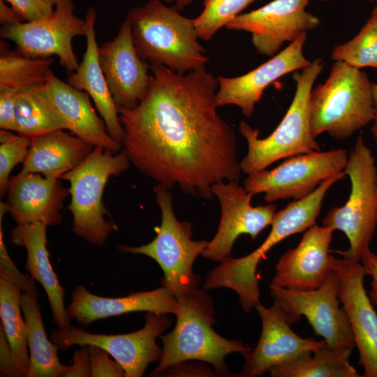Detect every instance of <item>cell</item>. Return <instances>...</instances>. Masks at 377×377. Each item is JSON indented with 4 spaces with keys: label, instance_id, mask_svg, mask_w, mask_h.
<instances>
[{
    "label": "cell",
    "instance_id": "74e56055",
    "mask_svg": "<svg viewBox=\"0 0 377 377\" xmlns=\"http://www.w3.org/2000/svg\"><path fill=\"white\" fill-rule=\"evenodd\" d=\"M0 371L1 376H25L21 365L13 352L1 326L0 327Z\"/></svg>",
    "mask_w": 377,
    "mask_h": 377
},
{
    "label": "cell",
    "instance_id": "d4e9b609",
    "mask_svg": "<svg viewBox=\"0 0 377 377\" xmlns=\"http://www.w3.org/2000/svg\"><path fill=\"white\" fill-rule=\"evenodd\" d=\"M94 147L64 130L32 138L20 172L38 173L60 178L84 161Z\"/></svg>",
    "mask_w": 377,
    "mask_h": 377
},
{
    "label": "cell",
    "instance_id": "bcb514c9",
    "mask_svg": "<svg viewBox=\"0 0 377 377\" xmlns=\"http://www.w3.org/2000/svg\"><path fill=\"white\" fill-rule=\"evenodd\" d=\"M47 2L55 6L56 5L68 0H45Z\"/></svg>",
    "mask_w": 377,
    "mask_h": 377
},
{
    "label": "cell",
    "instance_id": "cb8c5ba5",
    "mask_svg": "<svg viewBox=\"0 0 377 377\" xmlns=\"http://www.w3.org/2000/svg\"><path fill=\"white\" fill-rule=\"evenodd\" d=\"M84 20L87 24L86 50L81 63L69 75L67 82L76 89L85 91L90 96L106 125L108 133L122 146L124 131L119 120L117 106L99 62L98 47L95 34L96 11L94 7L87 8Z\"/></svg>",
    "mask_w": 377,
    "mask_h": 377
},
{
    "label": "cell",
    "instance_id": "9a60e30c",
    "mask_svg": "<svg viewBox=\"0 0 377 377\" xmlns=\"http://www.w3.org/2000/svg\"><path fill=\"white\" fill-rule=\"evenodd\" d=\"M254 308L261 320L262 331L255 348L242 354L245 361L242 376H263L274 367L313 353L325 342L295 333L291 326L295 323L275 301L270 307L258 302Z\"/></svg>",
    "mask_w": 377,
    "mask_h": 377
},
{
    "label": "cell",
    "instance_id": "60d3db41",
    "mask_svg": "<svg viewBox=\"0 0 377 377\" xmlns=\"http://www.w3.org/2000/svg\"><path fill=\"white\" fill-rule=\"evenodd\" d=\"M165 374L166 376H214L207 366L200 364H188L186 361L170 367L165 371Z\"/></svg>",
    "mask_w": 377,
    "mask_h": 377
},
{
    "label": "cell",
    "instance_id": "7402d4cb",
    "mask_svg": "<svg viewBox=\"0 0 377 377\" xmlns=\"http://www.w3.org/2000/svg\"><path fill=\"white\" fill-rule=\"evenodd\" d=\"M69 316L84 327L100 319L125 313L146 311L176 314L177 299L163 286L152 290L135 292L120 297L94 295L82 285L71 292V302L67 307Z\"/></svg>",
    "mask_w": 377,
    "mask_h": 377
},
{
    "label": "cell",
    "instance_id": "f6af8a7d",
    "mask_svg": "<svg viewBox=\"0 0 377 377\" xmlns=\"http://www.w3.org/2000/svg\"><path fill=\"white\" fill-rule=\"evenodd\" d=\"M371 131L374 139L377 144V119L374 120V123L371 128Z\"/></svg>",
    "mask_w": 377,
    "mask_h": 377
},
{
    "label": "cell",
    "instance_id": "ffe728a7",
    "mask_svg": "<svg viewBox=\"0 0 377 377\" xmlns=\"http://www.w3.org/2000/svg\"><path fill=\"white\" fill-rule=\"evenodd\" d=\"M59 179L32 172H19L10 179L6 203L17 224L37 221L52 226L61 223V210L70 193Z\"/></svg>",
    "mask_w": 377,
    "mask_h": 377
},
{
    "label": "cell",
    "instance_id": "e0dca14e",
    "mask_svg": "<svg viewBox=\"0 0 377 377\" xmlns=\"http://www.w3.org/2000/svg\"><path fill=\"white\" fill-rule=\"evenodd\" d=\"M98 59L117 106L135 108L147 93L150 64L138 54L127 17L115 38L98 47Z\"/></svg>",
    "mask_w": 377,
    "mask_h": 377
},
{
    "label": "cell",
    "instance_id": "e575fe53",
    "mask_svg": "<svg viewBox=\"0 0 377 377\" xmlns=\"http://www.w3.org/2000/svg\"><path fill=\"white\" fill-rule=\"evenodd\" d=\"M3 214L0 215V267H3L21 287L22 292L38 296V289L34 279L28 274H22L10 259L7 251L2 232Z\"/></svg>",
    "mask_w": 377,
    "mask_h": 377
},
{
    "label": "cell",
    "instance_id": "603a6c76",
    "mask_svg": "<svg viewBox=\"0 0 377 377\" xmlns=\"http://www.w3.org/2000/svg\"><path fill=\"white\" fill-rule=\"evenodd\" d=\"M48 226L33 221L17 224L10 230V242L27 250L25 270L43 287L59 329L71 325L72 318L64 305L65 289L60 283L50 261L47 249L46 230Z\"/></svg>",
    "mask_w": 377,
    "mask_h": 377
},
{
    "label": "cell",
    "instance_id": "8d00e7d4",
    "mask_svg": "<svg viewBox=\"0 0 377 377\" xmlns=\"http://www.w3.org/2000/svg\"><path fill=\"white\" fill-rule=\"evenodd\" d=\"M18 90L0 88V128L16 132V94Z\"/></svg>",
    "mask_w": 377,
    "mask_h": 377
},
{
    "label": "cell",
    "instance_id": "f35d334b",
    "mask_svg": "<svg viewBox=\"0 0 377 377\" xmlns=\"http://www.w3.org/2000/svg\"><path fill=\"white\" fill-rule=\"evenodd\" d=\"M62 376H91L90 359L87 346H82V348L75 351L73 355V364L68 366Z\"/></svg>",
    "mask_w": 377,
    "mask_h": 377
},
{
    "label": "cell",
    "instance_id": "8fae6325",
    "mask_svg": "<svg viewBox=\"0 0 377 377\" xmlns=\"http://www.w3.org/2000/svg\"><path fill=\"white\" fill-rule=\"evenodd\" d=\"M145 320L142 328L128 334H94L71 325L66 329L53 330L50 339L62 350L73 345L97 346L123 367L126 377H140L150 363L160 360L162 349L156 340L172 323L166 314L153 312H147Z\"/></svg>",
    "mask_w": 377,
    "mask_h": 377
},
{
    "label": "cell",
    "instance_id": "9c48e42d",
    "mask_svg": "<svg viewBox=\"0 0 377 377\" xmlns=\"http://www.w3.org/2000/svg\"><path fill=\"white\" fill-rule=\"evenodd\" d=\"M348 157L343 149L293 156L272 170L248 175L244 187L253 196L263 193L267 203L299 200L312 193L323 181L343 171Z\"/></svg>",
    "mask_w": 377,
    "mask_h": 377
},
{
    "label": "cell",
    "instance_id": "6da1fadb",
    "mask_svg": "<svg viewBox=\"0 0 377 377\" xmlns=\"http://www.w3.org/2000/svg\"><path fill=\"white\" fill-rule=\"evenodd\" d=\"M145 97L117 107L121 149L140 172L168 189L209 200L213 184L238 182L236 135L217 112L219 82L205 67L181 74L158 64Z\"/></svg>",
    "mask_w": 377,
    "mask_h": 377
},
{
    "label": "cell",
    "instance_id": "277c9868",
    "mask_svg": "<svg viewBox=\"0 0 377 377\" xmlns=\"http://www.w3.org/2000/svg\"><path fill=\"white\" fill-rule=\"evenodd\" d=\"M324 68L316 58L301 73L293 75L296 84L293 99L285 116L267 137L259 138V131L241 121L239 131L246 139L248 151L240 162L242 172L250 175L281 159L321 151L311 130L309 101L313 85Z\"/></svg>",
    "mask_w": 377,
    "mask_h": 377
},
{
    "label": "cell",
    "instance_id": "7a4b0ae2",
    "mask_svg": "<svg viewBox=\"0 0 377 377\" xmlns=\"http://www.w3.org/2000/svg\"><path fill=\"white\" fill-rule=\"evenodd\" d=\"M139 57L149 64L184 74L205 68V48L198 41L193 19L161 0H148L127 14Z\"/></svg>",
    "mask_w": 377,
    "mask_h": 377
},
{
    "label": "cell",
    "instance_id": "d6986e66",
    "mask_svg": "<svg viewBox=\"0 0 377 377\" xmlns=\"http://www.w3.org/2000/svg\"><path fill=\"white\" fill-rule=\"evenodd\" d=\"M333 232L316 224L306 230L297 246L278 260L272 283L295 290L319 288L333 271L330 254Z\"/></svg>",
    "mask_w": 377,
    "mask_h": 377
},
{
    "label": "cell",
    "instance_id": "ab89813d",
    "mask_svg": "<svg viewBox=\"0 0 377 377\" xmlns=\"http://www.w3.org/2000/svg\"><path fill=\"white\" fill-rule=\"evenodd\" d=\"M360 262L366 274L371 277L369 296L373 305L377 307V255L369 249L362 256Z\"/></svg>",
    "mask_w": 377,
    "mask_h": 377
},
{
    "label": "cell",
    "instance_id": "4316f807",
    "mask_svg": "<svg viewBox=\"0 0 377 377\" xmlns=\"http://www.w3.org/2000/svg\"><path fill=\"white\" fill-rule=\"evenodd\" d=\"M350 355L331 348L325 342L313 353L274 367L269 372L273 377H360L349 362Z\"/></svg>",
    "mask_w": 377,
    "mask_h": 377
},
{
    "label": "cell",
    "instance_id": "4fadbf2b",
    "mask_svg": "<svg viewBox=\"0 0 377 377\" xmlns=\"http://www.w3.org/2000/svg\"><path fill=\"white\" fill-rule=\"evenodd\" d=\"M309 2L273 0L258 9L239 14L226 28L250 33L256 51L272 57L285 42L290 43L320 25L319 18L306 10Z\"/></svg>",
    "mask_w": 377,
    "mask_h": 377
},
{
    "label": "cell",
    "instance_id": "3957f363",
    "mask_svg": "<svg viewBox=\"0 0 377 377\" xmlns=\"http://www.w3.org/2000/svg\"><path fill=\"white\" fill-rule=\"evenodd\" d=\"M178 310L173 330L159 338L161 359L150 376L164 373L170 367L188 360L210 363L219 374H226L224 359L228 354L242 355L252 348L239 340L226 339L212 328L214 311L209 295L194 288L177 298Z\"/></svg>",
    "mask_w": 377,
    "mask_h": 377
},
{
    "label": "cell",
    "instance_id": "f1b7e54d",
    "mask_svg": "<svg viewBox=\"0 0 377 377\" xmlns=\"http://www.w3.org/2000/svg\"><path fill=\"white\" fill-rule=\"evenodd\" d=\"M42 84L20 89L16 94V133L29 138L66 129L45 96Z\"/></svg>",
    "mask_w": 377,
    "mask_h": 377
},
{
    "label": "cell",
    "instance_id": "2e32d148",
    "mask_svg": "<svg viewBox=\"0 0 377 377\" xmlns=\"http://www.w3.org/2000/svg\"><path fill=\"white\" fill-rule=\"evenodd\" d=\"M340 283L339 297L351 325L364 377H377V313L364 286L366 274L360 261L331 256Z\"/></svg>",
    "mask_w": 377,
    "mask_h": 377
},
{
    "label": "cell",
    "instance_id": "1f68e13d",
    "mask_svg": "<svg viewBox=\"0 0 377 377\" xmlns=\"http://www.w3.org/2000/svg\"><path fill=\"white\" fill-rule=\"evenodd\" d=\"M255 0H202L203 9L193 19L200 38L211 40L215 34Z\"/></svg>",
    "mask_w": 377,
    "mask_h": 377
},
{
    "label": "cell",
    "instance_id": "7bdbcfd3",
    "mask_svg": "<svg viewBox=\"0 0 377 377\" xmlns=\"http://www.w3.org/2000/svg\"><path fill=\"white\" fill-rule=\"evenodd\" d=\"M167 3L175 4V8L177 10H183L184 8L190 5L195 0H163Z\"/></svg>",
    "mask_w": 377,
    "mask_h": 377
},
{
    "label": "cell",
    "instance_id": "836d02e7",
    "mask_svg": "<svg viewBox=\"0 0 377 377\" xmlns=\"http://www.w3.org/2000/svg\"><path fill=\"white\" fill-rule=\"evenodd\" d=\"M87 346L90 359L91 376H126L123 367L115 360H112L107 351L94 345Z\"/></svg>",
    "mask_w": 377,
    "mask_h": 377
},
{
    "label": "cell",
    "instance_id": "83f0119b",
    "mask_svg": "<svg viewBox=\"0 0 377 377\" xmlns=\"http://www.w3.org/2000/svg\"><path fill=\"white\" fill-rule=\"evenodd\" d=\"M22 290L9 273L0 267L1 326L26 377L29 368L27 325L21 310Z\"/></svg>",
    "mask_w": 377,
    "mask_h": 377
},
{
    "label": "cell",
    "instance_id": "5b68a950",
    "mask_svg": "<svg viewBox=\"0 0 377 377\" xmlns=\"http://www.w3.org/2000/svg\"><path fill=\"white\" fill-rule=\"evenodd\" d=\"M372 84L360 68L335 61L325 82L310 94L313 137L327 133L334 139L345 140L374 121Z\"/></svg>",
    "mask_w": 377,
    "mask_h": 377
},
{
    "label": "cell",
    "instance_id": "44dd1931",
    "mask_svg": "<svg viewBox=\"0 0 377 377\" xmlns=\"http://www.w3.org/2000/svg\"><path fill=\"white\" fill-rule=\"evenodd\" d=\"M47 101L64 122L66 129L94 147L114 153L122 146L108 133L102 118L91 105L90 96L58 78L51 71L41 85Z\"/></svg>",
    "mask_w": 377,
    "mask_h": 377
},
{
    "label": "cell",
    "instance_id": "8992f818",
    "mask_svg": "<svg viewBox=\"0 0 377 377\" xmlns=\"http://www.w3.org/2000/svg\"><path fill=\"white\" fill-rule=\"evenodd\" d=\"M130 161L121 149L117 153L95 147L79 165L61 175L60 179L69 182L73 214V232L96 246L104 245L117 226L103 202L105 185L112 176L128 170Z\"/></svg>",
    "mask_w": 377,
    "mask_h": 377
},
{
    "label": "cell",
    "instance_id": "d6a6232c",
    "mask_svg": "<svg viewBox=\"0 0 377 377\" xmlns=\"http://www.w3.org/2000/svg\"><path fill=\"white\" fill-rule=\"evenodd\" d=\"M13 131L1 129L0 131V195L6 194L12 170L23 163L31 145V138Z\"/></svg>",
    "mask_w": 377,
    "mask_h": 377
},
{
    "label": "cell",
    "instance_id": "b9f144b4",
    "mask_svg": "<svg viewBox=\"0 0 377 377\" xmlns=\"http://www.w3.org/2000/svg\"><path fill=\"white\" fill-rule=\"evenodd\" d=\"M0 22L3 26L24 22L17 13L9 7L4 0H0Z\"/></svg>",
    "mask_w": 377,
    "mask_h": 377
},
{
    "label": "cell",
    "instance_id": "5bb4252c",
    "mask_svg": "<svg viewBox=\"0 0 377 377\" xmlns=\"http://www.w3.org/2000/svg\"><path fill=\"white\" fill-rule=\"evenodd\" d=\"M212 190L220 203L221 219L215 236L201 255L221 263L230 257L239 236L249 235L254 240L260 232L271 226L276 205L269 203L252 206L253 195L238 182L216 183Z\"/></svg>",
    "mask_w": 377,
    "mask_h": 377
},
{
    "label": "cell",
    "instance_id": "52a82bcc",
    "mask_svg": "<svg viewBox=\"0 0 377 377\" xmlns=\"http://www.w3.org/2000/svg\"><path fill=\"white\" fill-rule=\"evenodd\" d=\"M343 171L350 181L348 199L343 206L330 209L322 223L348 238L349 248L337 252L346 259L360 261L370 249L377 226V165L362 135L351 149Z\"/></svg>",
    "mask_w": 377,
    "mask_h": 377
},
{
    "label": "cell",
    "instance_id": "4dcf8cb0",
    "mask_svg": "<svg viewBox=\"0 0 377 377\" xmlns=\"http://www.w3.org/2000/svg\"><path fill=\"white\" fill-rule=\"evenodd\" d=\"M331 57L357 68H377V4L359 33L350 40L334 46Z\"/></svg>",
    "mask_w": 377,
    "mask_h": 377
},
{
    "label": "cell",
    "instance_id": "484cf974",
    "mask_svg": "<svg viewBox=\"0 0 377 377\" xmlns=\"http://www.w3.org/2000/svg\"><path fill=\"white\" fill-rule=\"evenodd\" d=\"M21 308L27 325L29 368L27 377H58L68 366L59 361L58 349L47 337L38 297L27 293L21 295Z\"/></svg>",
    "mask_w": 377,
    "mask_h": 377
},
{
    "label": "cell",
    "instance_id": "7c38bea8",
    "mask_svg": "<svg viewBox=\"0 0 377 377\" xmlns=\"http://www.w3.org/2000/svg\"><path fill=\"white\" fill-rule=\"evenodd\" d=\"M73 11L72 0L61 2L45 18L3 26L1 38L13 42L17 51L29 57L55 55L61 65L72 73L79 65L72 40L78 36H85L87 31L85 20Z\"/></svg>",
    "mask_w": 377,
    "mask_h": 377
},
{
    "label": "cell",
    "instance_id": "7dc6e473",
    "mask_svg": "<svg viewBox=\"0 0 377 377\" xmlns=\"http://www.w3.org/2000/svg\"><path fill=\"white\" fill-rule=\"evenodd\" d=\"M319 1H322V2H328V1H330L332 0H318Z\"/></svg>",
    "mask_w": 377,
    "mask_h": 377
},
{
    "label": "cell",
    "instance_id": "30bf717a",
    "mask_svg": "<svg viewBox=\"0 0 377 377\" xmlns=\"http://www.w3.org/2000/svg\"><path fill=\"white\" fill-rule=\"evenodd\" d=\"M340 283L333 270L326 281L311 290H295L272 283L271 296L293 318L295 323L304 316L315 333L323 338L327 346L351 354L355 340L348 317L339 297Z\"/></svg>",
    "mask_w": 377,
    "mask_h": 377
},
{
    "label": "cell",
    "instance_id": "c3c4849f",
    "mask_svg": "<svg viewBox=\"0 0 377 377\" xmlns=\"http://www.w3.org/2000/svg\"><path fill=\"white\" fill-rule=\"evenodd\" d=\"M375 1H376V4H377V0H375Z\"/></svg>",
    "mask_w": 377,
    "mask_h": 377
},
{
    "label": "cell",
    "instance_id": "ee69618b",
    "mask_svg": "<svg viewBox=\"0 0 377 377\" xmlns=\"http://www.w3.org/2000/svg\"><path fill=\"white\" fill-rule=\"evenodd\" d=\"M372 96L374 107L375 110L376 119H377V84H372Z\"/></svg>",
    "mask_w": 377,
    "mask_h": 377
},
{
    "label": "cell",
    "instance_id": "ba28073f",
    "mask_svg": "<svg viewBox=\"0 0 377 377\" xmlns=\"http://www.w3.org/2000/svg\"><path fill=\"white\" fill-rule=\"evenodd\" d=\"M154 191L161 212V223L156 237L147 244L119 245L118 249L123 253L142 254L154 260L164 274L163 286L178 298L198 288L200 279L192 268L195 260L202 254L208 242L193 240V224L176 218L170 189L156 183Z\"/></svg>",
    "mask_w": 377,
    "mask_h": 377
},
{
    "label": "cell",
    "instance_id": "ac0fdd59",
    "mask_svg": "<svg viewBox=\"0 0 377 377\" xmlns=\"http://www.w3.org/2000/svg\"><path fill=\"white\" fill-rule=\"evenodd\" d=\"M306 32L290 43L269 60L246 74L226 77H217L216 100L218 107L233 105L239 107L244 116L249 117L264 90L282 76L309 66L311 61L303 54Z\"/></svg>",
    "mask_w": 377,
    "mask_h": 377
},
{
    "label": "cell",
    "instance_id": "d590c367",
    "mask_svg": "<svg viewBox=\"0 0 377 377\" xmlns=\"http://www.w3.org/2000/svg\"><path fill=\"white\" fill-rule=\"evenodd\" d=\"M10 4L23 22H33L50 16L54 6L45 0H4Z\"/></svg>",
    "mask_w": 377,
    "mask_h": 377
},
{
    "label": "cell",
    "instance_id": "f546056e",
    "mask_svg": "<svg viewBox=\"0 0 377 377\" xmlns=\"http://www.w3.org/2000/svg\"><path fill=\"white\" fill-rule=\"evenodd\" d=\"M54 59L29 57L0 43V88L20 90L44 84Z\"/></svg>",
    "mask_w": 377,
    "mask_h": 377
}]
</instances>
